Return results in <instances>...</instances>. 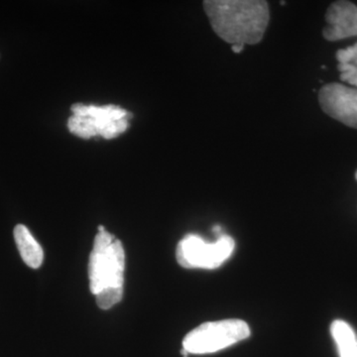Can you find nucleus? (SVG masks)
I'll return each instance as SVG.
<instances>
[{
	"mask_svg": "<svg viewBox=\"0 0 357 357\" xmlns=\"http://www.w3.org/2000/svg\"><path fill=\"white\" fill-rule=\"evenodd\" d=\"M234 238L222 234L215 243H206L202 237L189 234L178 243L176 257L185 268L215 269L231 256L234 250Z\"/></svg>",
	"mask_w": 357,
	"mask_h": 357,
	"instance_id": "obj_5",
	"label": "nucleus"
},
{
	"mask_svg": "<svg viewBox=\"0 0 357 357\" xmlns=\"http://www.w3.org/2000/svg\"><path fill=\"white\" fill-rule=\"evenodd\" d=\"M335 58H337L338 64L349 63V64L357 66V43L354 46L338 50L335 54Z\"/></svg>",
	"mask_w": 357,
	"mask_h": 357,
	"instance_id": "obj_11",
	"label": "nucleus"
},
{
	"mask_svg": "<svg viewBox=\"0 0 357 357\" xmlns=\"http://www.w3.org/2000/svg\"><path fill=\"white\" fill-rule=\"evenodd\" d=\"M319 102L328 116L349 128H357V89L328 84L319 91Z\"/></svg>",
	"mask_w": 357,
	"mask_h": 357,
	"instance_id": "obj_6",
	"label": "nucleus"
},
{
	"mask_svg": "<svg viewBox=\"0 0 357 357\" xmlns=\"http://www.w3.org/2000/svg\"><path fill=\"white\" fill-rule=\"evenodd\" d=\"M356 180H357V171H356Z\"/></svg>",
	"mask_w": 357,
	"mask_h": 357,
	"instance_id": "obj_13",
	"label": "nucleus"
},
{
	"mask_svg": "<svg viewBox=\"0 0 357 357\" xmlns=\"http://www.w3.org/2000/svg\"><path fill=\"white\" fill-rule=\"evenodd\" d=\"M249 335L250 328L241 319L208 321L185 335L183 349L189 354H213L246 340Z\"/></svg>",
	"mask_w": 357,
	"mask_h": 357,
	"instance_id": "obj_4",
	"label": "nucleus"
},
{
	"mask_svg": "<svg viewBox=\"0 0 357 357\" xmlns=\"http://www.w3.org/2000/svg\"><path fill=\"white\" fill-rule=\"evenodd\" d=\"M243 48L244 46H243V45H232L231 46L232 51H234L236 54L241 53V52L243 50Z\"/></svg>",
	"mask_w": 357,
	"mask_h": 357,
	"instance_id": "obj_12",
	"label": "nucleus"
},
{
	"mask_svg": "<svg viewBox=\"0 0 357 357\" xmlns=\"http://www.w3.org/2000/svg\"><path fill=\"white\" fill-rule=\"evenodd\" d=\"M323 35L331 42L357 36V6L352 2H333L326 13Z\"/></svg>",
	"mask_w": 357,
	"mask_h": 357,
	"instance_id": "obj_7",
	"label": "nucleus"
},
{
	"mask_svg": "<svg viewBox=\"0 0 357 357\" xmlns=\"http://www.w3.org/2000/svg\"><path fill=\"white\" fill-rule=\"evenodd\" d=\"M340 72V79L344 83L351 84L352 88L357 89V66L349 63H340L337 65Z\"/></svg>",
	"mask_w": 357,
	"mask_h": 357,
	"instance_id": "obj_10",
	"label": "nucleus"
},
{
	"mask_svg": "<svg viewBox=\"0 0 357 357\" xmlns=\"http://www.w3.org/2000/svg\"><path fill=\"white\" fill-rule=\"evenodd\" d=\"M204 8L213 31L231 45L259 43L269 24V6L261 0H208Z\"/></svg>",
	"mask_w": 357,
	"mask_h": 357,
	"instance_id": "obj_1",
	"label": "nucleus"
},
{
	"mask_svg": "<svg viewBox=\"0 0 357 357\" xmlns=\"http://www.w3.org/2000/svg\"><path fill=\"white\" fill-rule=\"evenodd\" d=\"M89 255V279L96 304L109 310L123 297L126 252L119 239L100 227Z\"/></svg>",
	"mask_w": 357,
	"mask_h": 357,
	"instance_id": "obj_2",
	"label": "nucleus"
},
{
	"mask_svg": "<svg viewBox=\"0 0 357 357\" xmlns=\"http://www.w3.org/2000/svg\"><path fill=\"white\" fill-rule=\"evenodd\" d=\"M14 239L21 258L26 265L33 269L41 266L44 259L43 249L25 225H16L14 229Z\"/></svg>",
	"mask_w": 357,
	"mask_h": 357,
	"instance_id": "obj_8",
	"label": "nucleus"
},
{
	"mask_svg": "<svg viewBox=\"0 0 357 357\" xmlns=\"http://www.w3.org/2000/svg\"><path fill=\"white\" fill-rule=\"evenodd\" d=\"M331 333L340 357H357V337L349 324L337 319L332 324Z\"/></svg>",
	"mask_w": 357,
	"mask_h": 357,
	"instance_id": "obj_9",
	"label": "nucleus"
},
{
	"mask_svg": "<svg viewBox=\"0 0 357 357\" xmlns=\"http://www.w3.org/2000/svg\"><path fill=\"white\" fill-rule=\"evenodd\" d=\"M74 115L68 121V128L75 135L84 139L93 136H102L112 139L128 128V114L115 105H84L77 103L72 107Z\"/></svg>",
	"mask_w": 357,
	"mask_h": 357,
	"instance_id": "obj_3",
	"label": "nucleus"
}]
</instances>
